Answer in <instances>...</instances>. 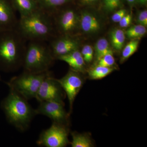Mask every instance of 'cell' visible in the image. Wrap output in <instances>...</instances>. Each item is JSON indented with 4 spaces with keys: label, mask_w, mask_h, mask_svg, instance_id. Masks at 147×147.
<instances>
[{
    "label": "cell",
    "mask_w": 147,
    "mask_h": 147,
    "mask_svg": "<svg viewBox=\"0 0 147 147\" xmlns=\"http://www.w3.org/2000/svg\"><path fill=\"white\" fill-rule=\"evenodd\" d=\"M25 40L16 30L0 31V70L13 71L23 66Z\"/></svg>",
    "instance_id": "cell-1"
},
{
    "label": "cell",
    "mask_w": 147,
    "mask_h": 147,
    "mask_svg": "<svg viewBox=\"0 0 147 147\" xmlns=\"http://www.w3.org/2000/svg\"><path fill=\"white\" fill-rule=\"evenodd\" d=\"M26 99L16 92L9 90L1 106L7 121L20 131L26 130L37 114Z\"/></svg>",
    "instance_id": "cell-2"
},
{
    "label": "cell",
    "mask_w": 147,
    "mask_h": 147,
    "mask_svg": "<svg viewBox=\"0 0 147 147\" xmlns=\"http://www.w3.org/2000/svg\"><path fill=\"white\" fill-rule=\"evenodd\" d=\"M16 30L25 39L47 40L52 36L53 30L50 14L38 7L31 13L20 16Z\"/></svg>",
    "instance_id": "cell-3"
},
{
    "label": "cell",
    "mask_w": 147,
    "mask_h": 147,
    "mask_svg": "<svg viewBox=\"0 0 147 147\" xmlns=\"http://www.w3.org/2000/svg\"><path fill=\"white\" fill-rule=\"evenodd\" d=\"M49 47L40 41H30L26 47L23 62L24 71L39 74L48 71L54 60Z\"/></svg>",
    "instance_id": "cell-4"
},
{
    "label": "cell",
    "mask_w": 147,
    "mask_h": 147,
    "mask_svg": "<svg viewBox=\"0 0 147 147\" xmlns=\"http://www.w3.org/2000/svg\"><path fill=\"white\" fill-rule=\"evenodd\" d=\"M49 74L48 71L39 74L24 71L21 75L12 78L7 84L10 89L28 100L36 98L42 81Z\"/></svg>",
    "instance_id": "cell-5"
},
{
    "label": "cell",
    "mask_w": 147,
    "mask_h": 147,
    "mask_svg": "<svg viewBox=\"0 0 147 147\" xmlns=\"http://www.w3.org/2000/svg\"><path fill=\"white\" fill-rule=\"evenodd\" d=\"M68 131L66 126L54 123L43 130L36 142L37 144L46 147H64L69 144Z\"/></svg>",
    "instance_id": "cell-6"
},
{
    "label": "cell",
    "mask_w": 147,
    "mask_h": 147,
    "mask_svg": "<svg viewBox=\"0 0 147 147\" xmlns=\"http://www.w3.org/2000/svg\"><path fill=\"white\" fill-rule=\"evenodd\" d=\"M39 102V106L35 110L37 115L46 116L54 123L65 125L68 116L64 108L63 102L55 101H43Z\"/></svg>",
    "instance_id": "cell-7"
},
{
    "label": "cell",
    "mask_w": 147,
    "mask_h": 147,
    "mask_svg": "<svg viewBox=\"0 0 147 147\" xmlns=\"http://www.w3.org/2000/svg\"><path fill=\"white\" fill-rule=\"evenodd\" d=\"M61 88L57 79L47 75L42 81L36 98L39 102L55 101L62 102Z\"/></svg>",
    "instance_id": "cell-8"
},
{
    "label": "cell",
    "mask_w": 147,
    "mask_h": 147,
    "mask_svg": "<svg viewBox=\"0 0 147 147\" xmlns=\"http://www.w3.org/2000/svg\"><path fill=\"white\" fill-rule=\"evenodd\" d=\"M78 72L71 69L65 76L57 79L68 98L70 111L72 110L74 100L83 86V79Z\"/></svg>",
    "instance_id": "cell-9"
},
{
    "label": "cell",
    "mask_w": 147,
    "mask_h": 147,
    "mask_svg": "<svg viewBox=\"0 0 147 147\" xmlns=\"http://www.w3.org/2000/svg\"><path fill=\"white\" fill-rule=\"evenodd\" d=\"M57 24L63 35L74 36L79 29V14L71 9H66L59 16Z\"/></svg>",
    "instance_id": "cell-10"
},
{
    "label": "cell",
    "mask_w": 147,
    "mask_h": 147,
    "mask_svg": "<svg viewBox=\"0 0 147 147\" xmlns=\"http://www.w3.org/2000/svg\"><path fill=\"white\" fill-rule=\"evenodd\" d=\"M79 40L74 36L63 35L61 37L53 40L49 47L54 59L67 55L78 50Z\"/></svg>",
    "instance_id": "cell-11"
},
{
    "label": "cell",
    "mask_w": 147,
    "mask_h": 147,
    "mask_svg": "<svg viewBox=\"0 0 147 147\" xmlns=\"http://www.w3.org/2000/svg\"><path fill=\"white\" fill-rule=\"evenodd\" d=\"M11 3L0 0V31L16 30L17 21Z\"/></svg>",
    "instance_id": "cell-12"
},
{
    "label": "cell",
    "mask_w": 147,
    "mask_h": 147,
    "mask_svg": "<svg viewBox=\"0 0 147 147\" xmlns=\"http://www.w3.org/2000/svg\"><path fill=\"white\" fill-rule=\"evenodd\" d=\"M101 27V20L95 13L85 10L79 14V29L86 34L96 33Z\"/></svg>",
    "instance_id": "cell-13"
},
{
    "label": "cell",
    "mask_w": 147,
    "mask_h": 147,
    "mask_svg": "<svg viewBox=\"0 0 147 147\" xmlns=\"http://www.w3.org/2000/svg\"><path fill=\"white\" fill-rule=\"evenodd\" d=\"M57 59L65 62L69 65L71 69L78 72L83 71L85 68L86 63L79 49L60 56Z\"/></svg>",
    "instance_id": "cell-14"
},
{
    "label": "cell",
    "mask_w": 147,
    "mask_h": 147,
    "mask_svg": "<svg viewBox=\"0 0 147 147\" xmlns=\"http://www.w3.org/2000/svg\"><path fill=\"white\" fill-rule=\"evenodd\" d=\"M13 8L18 11L20 16H26L38 8L36 0H11Z\"/></svg>",
    "instance_id": "cell-15"
},
{
    "label": "cell",
    "mask_w": 147,
    "mask_h": 147,
    "mask_svg": "<svg viewBox=\"0 0 147 147\" xmlns=\"http://www.w3.org/2000/svg\"><path fill=\"white\" fill-rule=\"evenodd\" d=\"M125 32L120 29H114L110 32V38L112 47L117 51H121L124 46L125 40Z\"/></svg>",
    "instance_id": "cell-16"
},
{
    "label": "cell",
    "mask_w": 147,
    "mask_h": 147,
    "mask_svg": "<svg viewBox=\"0 0 147 147\" xmlns=\"http://www.w3.org/2000/svg\"><path fill=\"white\" fill-rule=\"evenodd\" d=\"M94 50L95 57L97 61L104 55L113 52L108 40L105 38H100L97 40L95 45Z\"/></svg>",
    "instance_id": "cell-17"
},
{
    "label": "cell",
    "mask_w": 147,
    "mask_h": 147,
    "mask_svg": "<svg viewBox=\"0 0 147 147\" xmlns=\"http://www.w3.org/2000/svg\"><path fill=\"white\" fill-rule=\"evenodd\" d=\"M115 69L114 67H106L97 65L90 70L89 75L91 79L98 80L105 78Z\"/></svg>",
    "instance_id": "cell-18"
},
{
    "label": "cell",
    "mask_w": 147,
    "mask_h": 147,
    "mask_svg": "<svg viewBox=\"0 0 147 147\" xmlns=\"http://www.w3.org/2000/svg\"><path fill=\"white\" fill-rule=\"evenodd\" d=\"M71 136L70 144L72 147H91L93 146L90 137L87 135L72 132Z\"/></svg>",
    "instance_id": "cell-19"
},
{
    "label": "cell",
    "mask_w": 147,
    "mask_h": 147,
    "mask_svg": "<svg viewBox=\"0 0 147 147\" xmlns=\"http://www.w3.org/2000/svg\"><path fill=\"white\" fill-rule=\"evenodd\" d=\"M147 32L146 27L142 25H134L125 32V36L130 40H139L144 36Z\"/></svg>",
    "instance_id": "cell-20"
},
{
    "label": "cell",
    "mask_w": 147,
    "mask_h": 147,
    "mask_svg": "<svg viewBox=\"0 0 147 147\" xmlns=\"http://www.w3.org/2000/svg\"><path fill=\"white\" fill-rule=\"evenodd\" d=\"M69 1L70 0H38L40 5L38 7L49 14L50 10L64 5Z\"/></svg>",
    "instance_id": "cell-21"
},
{
    "label": "cell",
    "mask_w": 147,
    "mask_h": 147,
    "mask_svg": "<svg viewBox=\"0 0 147 147\" xmlns=\"http://www.w3.org/2000/svg\"><path fill=\"white\" fill-rule=\"evenodd\" d=\"M139 43V40H131L127 43L122 52V61L126 60L137 51Z\"/></svg>",
    "instance_id": "cell-22"
},
{
    "label": "cell",
    "mask_w": 147,
    "mask_h": 147,
    "mask_svg": "<svg viewBox=\"0 0 147 147\" xmlns=\"http://www.w3.org/2000/svg\"><path fill=\"white\" fill-rule=\"evenodd\" d=\"M102 7L106 13H113L122 8L123 0H102Z\"/></svg>",
    "instance_id": "cell-23"
},
{
    "label": "cell",
    "mask_w": 147,
    "mask_h": 147,
    "mask_svg": "<svg viewBox=\"0 0 147 147\" xmlns=\"http://www.w3.org/2000/svg\"><path fill=\"white\" fill-rule=\"evenodd\" d=\"M115 64V59L113 52L104 55L97 61V65L106 67H113Z\"/></svg>",
    "instance_id": "cell-24"
},
{
    "label": "cell",
    "mask_w": 147,
    "mask_h": 147,
    "mask_svg": "<svg viewBox=\"0 0 147 147\" xmlns=\"http://www.w3.org/2000/svg\"><path fill=\"white\" fill-rule=\"evenodd\" d=\"M85 63L91 62L94 58V50L90 45H86L82 48L81 52Z\"/></svg>",
    "instance_id": "cell-25"
},
{
    "label": "cell",
    "mask_w": 147,
    "mask_h": 147,
    "mask_svg": "<svg viewBox=\"0 0 147 147\" xmlns=\"http://www.w3.org/2000/svg\"><path fill=\"white\" fill-rule=\"evenodd\" d=\"M127 13V11L125 9L121 8L116 11L111 17L112 21L115 23H119Z\"/></svg>",
    "instance_id": "cell-26"
},
{
    "label": "cell",
    "mask_w": 147,
    "mask_h": 147,
    "mask_svg": "<svg viewBox=\"0 0 147 147\" xmlns=\"http://www.w3.org/2000/svg\"><path fill=\"white\" fill-rule=\"evenodd\" d=\"M137 21L138 24L146 27L147 26V11L146 9L141 11L138 13Z\"/></svg>",
    "instance_id": "cell-27"
},
{
    "label": "cell",
    "mask_w": 147,
    "mask_h": 147,
    "mask_svg": "<svg viewBox=\"0 0 147 147\" xmlns=\"http://www.w3.org/2000/svg\"><path fill=\"white\" fill-rule=\"evenodd\" d=\"M132 21L131 14L127 13L119 22V25L122 28H126L129 26Z\"/></svg>",
    "instance_id": "cell-28"
},
{
    "label": "cell",
    "mask_w": 147,
    "mask_h": 147,
    "mask_svg": "<svg viewBox=\"0 0 147 147\" xmlns=\"http://www.w3.org/2000/svg\"><path fill=\"white\" fill-rule=\"evenodd\" d=\"M98 0H81L82 3L86 5L93 4L97 1Z\"/></svg>",
    "instance_id": "cell-29"
},
{
    "label": "cell",
    "mask_w": 147,
    "mask_h": 147,
    "mask_svg": "<svg viewBox=\"0 0 147 147\" xmlns=\"http://www.w3.org/2000/svg\"><path fill=\"white\" fill-rule=\"evenodd\" d=\"M126 1L131 7L134 6L136 4L138 3V0H126Z\"/></svg>",
    "instance_id": "cell-30"
},
{
    "label": "cell",
    "mask_w": 147,
    "mask_h": 147,
    "mask_svg": "<svg viewBox=\"0 0 147 147\" xmlns=\"http://www.w3.org/2000/svg\"><path fill=\"white\" fill-rule=\"evenodd\" d=\"M147 0H138V3L142 5H146Z\"/></svg>",
    "instance_id": "cell-31"
},
{
    "label": "cell",
    "mask_w": 147,
    "mask_h": 147,
    "mask_svg": "<svg viewBox=\"0 0 147 147\" xmlns=\"http://www.w3.org/2000/svg\"><path fill=\"white\" fill-rule=\"evenodd\" d=\"M1 80V76H0V81Z\"/></svg>",
    "instance_id": "cell-32"
}]
</instances>
